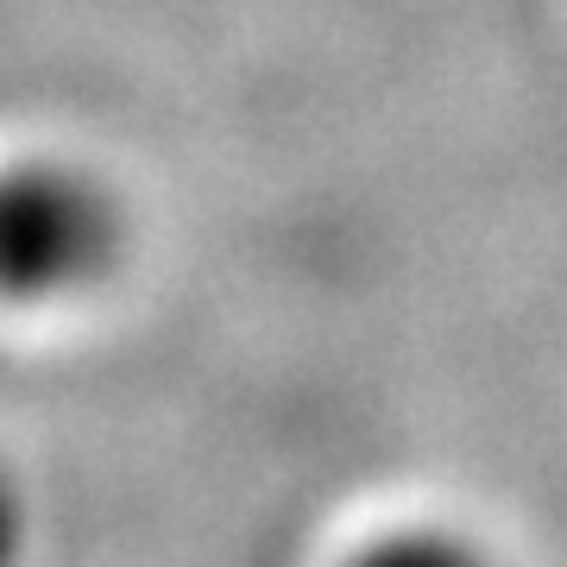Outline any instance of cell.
Instances as JSON below:
<instances>
[{
    "label": "cell",
    "mask_w": 567,
    "mask_h": 567,
    "mask_svg": "<svg viewBox=\"0 0 567 567\" xmlns=\"http://www.w3.org/2000/svg\"><path fill=\"white\" fill-rule=\"evenodd\" d=\"M126 246L121 203L95 171L44 152L0 158V309H58L89 297Z\"/></svg>",
    "instance_id": "1"
},
{
    "label": "cell",
    "mask_w": 567,
    "mask_h": 567,
    "mask_svg": "<svg viewBox=\"0 0 567 567\" xmlns=\"http://www.w3.org/2000/svg\"><path fill=\"white\" fill-rule=\"evenodd\" d=\"M341 567H498L486 548L461 529H429V524H391L347 548Z\"/></svg>",
    "instance_id": "2"
}]
</instances>
